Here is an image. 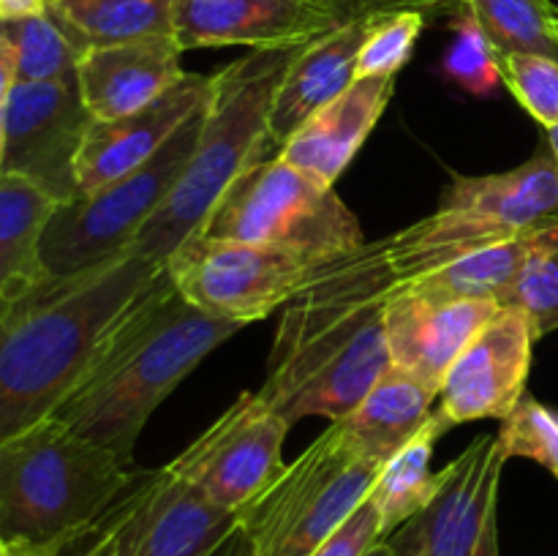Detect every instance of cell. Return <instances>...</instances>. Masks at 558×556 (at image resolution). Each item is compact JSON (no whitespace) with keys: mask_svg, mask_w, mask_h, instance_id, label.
Instances as JSON below:
<instances>
[{"mask_svg":"<svg viewBox=\"0 0 558 556\" xmlns=\"http://www.w3.org/2000/svg\"><path fill=\"white\" fill-rule=\"evenodd\" d=\"M398 278L385 238L316 265L283 305L259 392L294 425L303 418H347L390 368L385 309Z\"/></svg>","mask_w":558,"mask_h":556,"instance_id":"cell-1","label":"cell"},{"mask_svg":"<svg viewBox=\"0 0 558 556\" xmlns=\"http://www.w3.org/2000/svg\"><path fill=\"white\" fill-rule=\"evenodd\" d=\"M131 251L0 300V442L54 418L107 333L161 276Z\"/></svg>","mask_w":558,"mask_h":556,"instance_id":"cell-2","label":"cell"},{"mask_svg":"<svg viewBox=\"0 0 558 556\" xmlns=\"http://www.w3.org/2000/svg\"><path fill=\"white\" fill-rule=\"evenodd\" d=\"M196 309L161 276L118 319L54 418L134 467V447L158 403L240 330Z\"/></svg>","mask_w":558,"mask_h":556,"instance_id":"cell-3","label":"cell"},{"mask_svg":"<svg viewBox=\"0 0 558 556\" xmlns=\"http://www.w3.org/2000/svg\"><path fill=\"white\" fill-rule=\"evenodd\" d=\"M140 469L47 418L0 442V537L52 556L87 532Z\"/></svg>","mask_w":558,"mask_h":556,"instance_id":"cell-4","label":"cell"},{"mask_svg":"<svg viewBox=\"0 0 558 556\" xmlns=\"http://www.w3.org/2000/svg\"><path fill=\"white\" fill-rule=\"evenodd\" d=\"M298 49H251L245 58L210 76V101L194 156L167 202L136 234L131 254L163 265L172 251L205 223L223 191L251 164L270 158L267 125L272 98Z\"/></svg>","mask_w":558,"mask_h":556,"instance_id":"cell-5","label":"cell"},{"mask_svg":"<svg viewBox=\"0 0 558 556\" xmlns=\"http://www.w3.org/2000/svg\"><path fill=\"white\" fill-rule=\"evenodd\" d=\"M556 218L558 158L545 140L515 169L477 178L456 174L430 216L385 238L387 265L398 281H412Z\"/></svg>","mask_w":558,"mask_h":556,"instance_id":"cell-6","label":"cell"},{"mask_svg":"<svg viewBox=\"0 0 558 556\" xmlns=\"http://www.w3.org/2000/svg\"><path fill=\"white\" fill-rule=\"evenodd\" d=\"M379 467L357 452L341 423L316 436L276 483L238 510L248 556H311L368 499Z\"/></svg>","mask_w":558,"mask_h":556,"instance_id":"cell-7","label":"cell"},{"mask_svg":"<svg viewBox=\"0 0 558 556\" xmlns=\"http://www.w3.org/2000/svg\"><path fill=\"white\" fill-rule=\"evenodd\" d=\"M196 232L245 240L325 262L360 249L365 234L336 189H322L281 156L251 164Z\"/></svg>","mask_w":558,"mask_h":556,"instance_id":"cell-8","label":"cell"},{"mask_svg":"<svg viewBox=\"0 0 558 556\" xmlns=\"http://www.w3.org/2000/svg\"><path fill=\"white\" fill-rule=\"evenodd\" d=\"M207 101L140 169L93 194L58 205L41 243L49 276H74L131 249L142 227L183 178L199 142Z\"/></svg>","mask_w":558,"mask_h":556,"instance_id":"cell-9","label":"cell"},{"mask_svg":"<svg viewBox=\"0 0 558 556\" xmlns=\"http://www.w3.org/2000/svg\"><path fill=\"white\" fill-rule=\"evenodd\" d=\"M238 532V512L163 469L134 483L87 529L52 556H216Z\"/></svg>","mask_w":558,"mask_h":556,"instance_id":"cell-10","label":"cell"},{"mask_svg":"<svg viewBox=\"0 0 558 556\" xmlns=\"http://www.w3.org/2000/svg\"><path fill=\"white\" fill-rule=\"evenodd\" d=\"M163 265L174 289L196 309L251 325L287 305L319 262L272 245L194 232Z\"/></svg>","mask_w":558,"mask_h":556,"instance_id":"cell-11","label":"cell"},{"mask_svg":"<svg viewBox=\"0 0 558 556\" xmlns=\"http://www.w3.org/2000/svg\"><path fill=\"white\" fill-rule=\"evenodd\" d=\"M456 14L461 0H178L174 41L202 47H303L368 14Z\"/></svg>","mask_w":558,"mask_h":556,"instance_id":"cell-12","label":"cell"},{"mask_svg":"<svg viewBox=\"0 0 558 556\" xmlns=\"http://www.w3.org/2000/svg\"><path fill=\"white\" fill-rule=\"evenodd\" d=\"M292 425L259 390L243 392L194 445L167 469L207 499L238 512L265 494L283 472V442Z\"/></svg>","mask_w":558,"mask_h":556,"instance_id":"cell-13","label":"cell"},{"mask_svg":"<svg viewBox=\"0 0 558 556\" xmlns=\"http://www.w3.org/2000/svg\"><path fill=\"white\" fill-rule=\"evenodd\" d=\"M507 456L499 439L477 436L441 469L420 516L385 537L398 556H501L499 485Z\"/></svg>","mask_w":558,"mask_h":556,"instance_id":"cell-14","label":"cell"},{"mask_svg":"<svg viewBox=\"0 0 558 556\" xmlns=\"http://www.w3.org/2000/svg\"><path fill=\"white\" fill-rule=\"evenodd\" d=\"M3 118V172L33 180L58 205L76 200V156L93 123L80 82H16Z\"/></svg>","mask_w":558,"mask_h":556,"instance_id":"cell-15","label":"cell"},{"mask_svg":"<svg viewBox=\"0 0 558 556\" xmlns=\"http://www.w3.org/2000/svg\"><path fill=\"white\" fill-rule=\"evenodd\" d=\"M537 336L518 309L501 305L447 371L439 412L450 425L501 420L526 392Z\"/></svg>","mask_w":558,"mask_h":556,"instance_id":"cell-16","label":"cell"},{"mask_svg":"<svg viewBox=\"0 0 558 556\" xmlns=\"http://www.w3.org/2000/svg\"><path fill=\"white\" fill-rule=\"evenodd\" d=\"M501 305L396 283L385 309L390 360L441 392L447 371Z\"/></svg>","mask_w":558,"mask_h":556,"instance_id":"cell-17","label":"cell"},{"mask_svg":"<svg viewBox=\"0 0 558 556\" xmlns=\"http://www.w3.org/2000/svg\"><path fill=\"white\" fill-rule=\"evenodd\" d=\"M210 76L183 74V80L134 114L93 120L76 156L80 194H93L150 161L163 142L210 98Z\"/></svg>","mask_w":558,"mask_h":556,"instance_id":"cell-18","label":"cell"},{"mask_svg":"<svg viewBox=\"0 0 558 556\" xmlns=\"http://www.w3.org/2000/svg\"><path fill=\"white\" fill-rule=\"evenodd\" d=\"M396 90V76L354 80L341 96L316 109L276 156L322 189H336L343 169L376 129Z\"/></svg>","mask_w":558,"mask_h":556,"instance_id":"cell-19","label":"cell"},{"mask_svg":"<svg viewBox=\"0 0 558 556\" xmlns=\"http://www.w3.org/2000/svg\"><path fill=\"white\" fill-rule=\"evenodd\" d=\"M180 55L174 36L85 49L76 82L93 120L125 118L172 90L185 74Z\"/></svg>","mask_w":558,"mask_h":556,"instance_id":"cell-20","label":"cell"},{"mask_svg":"<svg viewBox=\"0 0 558 556\" xmlns=\"http://www.w3.org/2000/svg\"><path fill=\"white\" fill-rule=\"evenodd\" d=\"M385 14L357 16L347 25L336 27L327 36L314 38L298 49L289 63L270 109L267 125V150L276 156L283 142L325 104L341 96L357 80V58L368 38L371 27Z\"/></svg>","mask_w":558,"mask_h":556,"instance_id":"cell-21","label":"cell"},{"mask_svg":"<svg viewBox=\"0 0 558 556\" xmlns=\"http://www.w3.org/2000/svg\"><path fill=\"white\" fill-rule=\"evenodd\" d=\"M439 390L414 376L412 371L390 363L368 396L343 420L347 436L363 458L381 469L430 418Z\"/></svg>","mask_w":558,"mask_h":556,"instance_id":"cell-22","label":"cell"},{"mask_svg":"<svg viewBox=\"0 0 558 556\" xmlns=\"http://www.w3.org/2000/svg\"><path fill=\"white\" fill-rule=\"evenodd\" d=\"M58 202L22 174H0V300L27 292L49 276L41 259L44 232Z\"/></svg>","mask_w":558,"mask_h":556,"instance_id":"cell-23","label":"cell"},{"mask_svg":"<svg viewBox=\"0 0 558 556\" xmlns=\"http://www.w3.org/2000/svg\"><path fill=\"white\" fill-rule=\"evenodd\" d=\"M450 428L452 425L436 409L434 418L390 461L381 463L368 494V501L379 512L381 537H390L392 532H398L403 523L420 516L428 507V501L434 499L441 472H434L430 461H434L436 442Z\"/></svg>","mask_w":558,"mask_h":556,"instance_id":"cell-24","label":"cell"},{"mask_svg":"<svg viewBox=\"0 0 558 556\" xmlns=\"http://www.w3.org/2000/svg\"><path fill=\"white\" fill-rule=\"evenodd\" d=\"M178 0H47V11L82 49L174 36Z\"/></svg>","mask_w":558,"mask_h":556,"instance_id":"cell-25","label":"cell"},{"mask_svg":"<svg viewBox=\"0 0 558 556\" xmlns=\"http://www.w3.org/2000/svg\"><path fill=\"white\" fill-rule=\"evenodd\" d=\"M537 240L539 227H534L529 232L515 234V238L499 240V243L472 251V254L461 256V259L450 262L439 270H430L425 276L412 278V281L398 283H414V287L447 294V298L496 300L501 305L515 278L526 267L529 256L537 249Z\"/></svg>","mask_w":558,"mask_h":556,"instance_id":"cell-26","label":"cell"},{"mask_svg":"<svg viewBox=\"0 0 558 556\" xmlns=\"http://www.w3.org/2000/svg\"><path fill=\"white\" fill-rule=\"evenodd\" d=\"M496 55H543L558 60V9L550 0H461Z\"/></svg>","mask_w":558,"mask_h":556,"instance_id":"cell-27","label":"cell"},{"mask_svg":"<svg viewBox=\"0 0 558 556\" xmlns=\"http://www.w3.org/2000/svg\"><path fill=\"white\" fill-rule=\"evenodd\" d=\"M0 33L14 44L20 82H76L85 49L49 11L0 22Z\"/></svg>","mask_w":558,"mask_h":556,"instance_id":"cell-28","label":"cell"},{"mask_svg":"<svg viewBox=\"0 0 558 556\" xmlns=\"http://www.w3.org/2000/svg\"><path fill=\"white\" fill-rule=\"evenodd\" d=\"M501 305L521 311L537 341L558 330V218L539 227L537 249Z\"/></svg>","mask_w":558,"mask_h":556,"instance_id":"cell-29","label":"cell"},{"mask_svg":"<svg viewBox=\"0 0 558 556\" xmlns=\"http://www.w3.org/2000/svg\"><path fill=\"white\" fill-rule=\"evenodd\" d=\"M441 74L472 96L488 98L499 90L501 69L499 55L490 47L488 36L469 9H458L452 14V41L447 44L441 58Z\"/></svg>","mask_w":558,"mask_h":556,"instance_id":"cell-30","label":"cell"},{"mask_svg":"<svg viewBox=\"0 0 558 556\" xmlns=\"http://www.w3.org/2000/svg\"><path fill=\"white\" fill-rule=\"evenodd\" d=\"M499 423L501 428L496 439H499L507 461L529 458L548 469L558 480V409L523 392L515 409Z\"/></svg>","mask_w":558,"mask_h":556,"instance_id":"cell-31","label":"cell"},{"mask_svg":"<svg viewBox=\"0 0 558 556\" xmlns=\"http://www.w3.org/2000/svg\"><path fill=\"white\" fill-rule=\"evenodd\" d=\"M425 11H392L376 20L357 58V80L365 76H396L412 58L425 27Z\"/></svg>","mask_w":558,"mask_h":556,"instance_id":"cell-32","label":"cell"},{"mask_svg":"<svg viewBox=\"0 0 558 556\" xmlns=\"http://www.w3.org/2000/svg\"><path fill=\"white\" fill-rule=\"evenodd\" d=\"M499 69L507 90L545 131L558 125V60L543 55H499Z\"/></svg>","mask_w":558,"mask_h":556,"instance_id":"cell-33","label":"cell"},{"mask_svg":"<svg viewBox=\"0 0 558 556\" xmlns=\"http://www.w3.org/2000/svg\"><path fill=\"white\" fill-rule=\"evenodd\" d=\"M381 537L379 512L368 499L354 510V516L311 556H365V551L374 548Z\"/></svg>","mask_w":558,"mask_h":556,"instance_id":"cell-34","label":"cell"},{"mask_svg":"<svg viewBox=\"0 0 558 556\" xmlns=\"http://www.w3.org/2000/svg\"><path fill=\"white\" fill-rule=\"evenodd\" d=\"M16 82H20V74H16V49L14 44L0 33V109L5 107Z\"/></svg>","mask_w":558,"mask_h":556,"instance_id":"cell-35","label":"cell"},{"mask_svg":"<svg viewBox=\"0 0 558 556\" xmlns=\"http://www.w3.org/2000/svg\"><path fill=\"white\" fill-rule=\"evenodd\" d=\"M47 0H0V22L22 20V16L44 14Z\"/></svg>","mask_w":558,"mask_h":556,"instance_id":"cell-36","label":"cell"},{"mask_svg":"<svg viewBox=\"0 0 558 556\" xmlns=\"http://www.w3.org/2000/svg\"><path fill=\"white\" fill-rule=\"evenodd\" d=\"M365 556H396V551H392V545L387 543V540H379L374 548L365 551Z\"/></svg>","mask_w":558,"mask_h":556,"instance_id":"cell-37","label":"cell"},{"mask_svg":"<svg viewBox=\"0 0 558 556\" xmlns=\"http://www.w3.org/2000/svg\"><path fill=\"white\" fill-rule=\"evenodd\" d=\"M3 161H5V118H3V109H0V174H3Z\"/></svg>","mask_w":558,"mask_h":556,"instance_id":"cell-38","label":"cell"},{"mask_svg":"<svg viewBox=\"0 0 558 556\" xmlns=\"http://www.w3.org/2000/svg\"><path fill=\"white\" fill-rule=\"evenodd\" d=\"M0 556H25V554H22L20 548H14V545H11L9 540L0 537Z\"/></svg>","mask_w":558,"mask_h":556,"instance_id":"cell-39","label":"cell"},{"mask_svg":"<svg viewBox=\"0 0 558 556\" xmlns=\"http://www.w3.org/2000/svg\"><path fill=\"white\" fill-rule=\"evenodd\" d=\"M545 140H548L550 150H554L556 158H558V125H554V129H550V131H545Z\"/></svg>","mask_w":558,"mask_h":556,"instance_id":"cell-40","label":"cell"},{"mask_svg":"<svg viewBox=\"0 0 558 556\" xmlns=\"http://www.w3.org/2000/svg\"><path fill=\"white\" fill-rule=\"evenodd\" d=\"M554 27H556V33H558V14H556V20H554Z\"/></svg>","mask_w":558,"mask_h":556,"instance_id":"cell-41","label":"cell"},{"mask_svg":"<svg viewBox=\"0 0 558 556\" xmlns=\"http://www.w3.org/2000/svg\"><path fill=\"white\" fill-rule=\"evenodd\" d=\"M396 556H398V554H396Z\"/></svg>","mask_w":558,"mask_h":556,"instance_id":"cell-42","label":"cell"}]
</instances>
